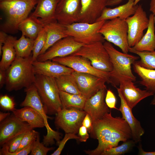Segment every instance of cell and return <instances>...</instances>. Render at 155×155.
<instances>
[{"label": "cell", "mask_w": 155, "mask_h": 155, "mask_svg": "<svg viewBox=\"0 0 155 155\" xmlns=\"http://www.w3.org/2000/svg\"><path fill=\"white\" fill-rule=\"evenodd\" d=\"M105 20L92 23L77 22L65 26V33L77 42L87 44L104 41L102 35L99 32Z\"/></svg>", "instance_id": "cell-6"}, {"label": "cell", "mask_w": 155, "mask_h": 155, "mask_svg": "<svg viewBox=\"0 0 155 155\" xmlns=\"http://www.w3.org/2000/svg\"><path fill=\"white\" fill-rule=\"evenodd\" d=\"M74 78L81 94L88 99L106 86V80L90 73L74 71Z\"/></svg>", "instance_id": "cell-14"}, {"label": "cell", "mask_w": 155, "mask_h": 155, "mask_svg": "<svg viewBox=\"0 0 155 155\" xmlns=\"http://www.w3.org/2000/svg\"><path fill=\"white\" fill-rule=\"evenodd\" d=\"M93 130L91 136L98 141L96 148L85 150L89 155H101L104 151L118 146L120 142L132 139L131 131L128 123L122 117H113L111 112L93 123Z\"/></svg>", "instance_id": "cell-1"}, {"label": "cell", "mask_w": 155, "mask_h": 155, "mask_svg": "<svg viewBox=\"0 0 155 155\" xmlns=\"http://www.w3.org/2000/svg\"><path fill=\"white\" fill-rule=\"evenodd\" d=\"M24 91L26 93V97L24 101L20 104V106H30L37 111L43 116L45 120V127L47 130V134L51 135L55 133V131L51 128L48 122V119H52V118L46 113L43 104L34 84H33L25 88Z\"/></svg>", "instance_id": "cell-20"}, {"label": "cell", "mask_w": 155, "mask_h": 155, "mask_svg": "<svg viewBox=\"0 0 155 155\" xmlns=\"http://www.w3.org/2000/svg\"><path fill=\"white\" fill-rule=\"evenodd\" d=\"M8 35L3 31L0 32V55H2V49L3 45L5 42Z\"/></svg>", "instance_id": "cell-45"}, {"label": "cell", "mask_w": 155, "mask_h": 155, "mask_svg": "<svg viewBox=\"0 0 155 155\" xmlns=\"http://www.w3.org/2000/svg\"><path fill=\"white\" fill-rule=\"evenodd\" d=\"M136 61L133 64V67L140 78V84L144 86L146 90L155 94V69L144 67Z\"/></svg>", "instance_id": "cell-28"}, {"label": "cell", "mask_w": 155, "mask_h": 155, "mask_svg": "<svg viewBox=\"0 0 155 155\" xmlns=\"http://www.w3.org/2000/svg\"><path fill=\"white\" fill-rule=\"evenodd\" d=\"M55 148L47 147L40 141V135L38 133L36 139L34 141L30 155H46L50 151L53 150Z\"/></svg>", "instance_id": "cell-36"}, {"label": "cell", "mask_w": 155, "mask_h": 155, "mask_svg": "<svg viewBox=\"0 0 155 155\" xmlns=\"http://www.w3.org/2000/svg\"><path fill=\"white\" fill-rule=\"evenodd\" d=\"M16 103L13 97L7 95H1L0 96V106L3 110L6 111L14 110Z\"/></svg>", "instance_id": "cell-37"}, {"label": "cell", "mask_w": 155, "mask_h": 155, "mask_svg": "<svg viewBox=\"0 0 155 155\" xmlns=\"http://www.w3.org/2000/svg\"><path fill=\"white\" fill-rule=\"evenodd\" d=\"M44 27L46 33V39L44 46L40 55L44 53L60 40L68 36L65 33V26L57 21L45 24Z\"/></svg>", "instance_id": "cell-25"}, {"label": "cell", "mask_w": 155, "mask_h": 155, "mask_svg": "<svg viewBox=\"0 0 155 155\" xmlns=\"http://www.w3.org/2000/svg\"><path fill=\"white\" fill-rule=\"evenodd\" d=\"M128 26L129 46L132 47L144 36V31L148 28L149 19L141 5H138L134 14L125 20Z\"/></svg>", "instance_id": "cell-11"}, {"label": "cell", "mask_w": 155, "mask_h": 155, "mask_svg": "<svg viewBox=\"0 0 155 155\" xmlns=\"http://www.w3.org/2000/svg\"><path fill=\"white\" fill-rule=\"evenodd\" d=\"M117 89L119 97L121 100V104L119 109L122 115V117L129 126L132 133V139L135 143L140 142L141 137L145 133L140 123L133 116L132 109L127 104L123 99L119 88L115 87Z\"/></svg>", "instance_id": "cell-21"}, {"label": "cell", "mask_w": 155, "mask_h": 155, "mask_svg": "<svg viewBox=\"0 0 155 155\" xmlns=\"http://www.w3.org/2000/svg\"><path fill=\"white\" fill-rule=\"evenodd\" d=\"M72 54L87 58L92 66L97 69L107 72H110L113 70L109 55L102 42L84 44Z\"/></svg>", "instance_id": "cell-8"}, {"label": "cell", "mask_w": 155, "mask_h": 155, "mask_svg": "<svg viewBox=\"0 0 155 155\" xmlns=\"http://www.w3.org/2000/svg\"><path fill=\"white\" fill-rule=\"evenodd\" d=\"M105 102L108 107L111 109H117L116 107V98L114 94L110 89L107 90Z\"/></svg>", "instance_id": "cell-42"}, {"label": "cell", "mask_w": 155, "mask_h": 155, "mask_svg": "<svg viewBox=\"0 0 155 155\" xmlns=\"http://www.w3.org/2000/svg\"><path fill=\"white\" fill-rule=\"evenodd\" d=\"M44 26V24L39 19L30 16L20 24L18 30L26 37L35 40Z\"/></svg>", "instance_id": "cell-27"}, {"label": "cell", "mask_w": 155, "mask_h": 155, "mask_svg": "<svg viewBox=\"0 0 155 155\" xmlns=\"http://www.w3.org/2000/svg\"><path fill=\"white\" fill-rule=\"evenodd\" d=\"M26 132L15 136L4 144L7 147L9 152H14L17 150L20 145L24 136Z\"/></svg>", "instance_id": "cell-40"}, {"label": "cell", "mask_w": 155, "mask_h": 155, "mask_svg": "<svg viewBox=\"0 0 155 155\" xmlns=\"http://www.w3.org/2000/svg\"><path fill=\"white\" fill-rule=\"evenodd\" d=\"M150 104L152 105H155V95L151 100Z\"/></svg>", "instance_id": "cell-51"}, {"label": "cell", "mask_w": 155, "mask_h": 155, "mask_svg": "<svg viewBox=\"0 0 155 155\" xmlns=\"http://www.w3.org/2000/svg\"><path fill=\"white\" fill-rule=\"evenodd\" d=\"M6 71L5 70L0 69V88L1 89L5 84L6 80Z\"/></svg>", "instance_id": "cell-46"}, {"label": "cell", "mask_w": 155, "mask_h": 155, "mask_svg": "<svg viewBox=\"0 0 155 155\" xmlns=\"http://www.w3.org/2000/svg\"><path fill=\"white\" fill-rule=\"evenodd\" d=\"M142 0H135L134 5H137V3ZM123 0H108L107 3V6H113L119 4Z\"/></svg>", "instance_id": "cell-47"}, {"label": "cell", "mask_w": 155, "mask_h": 155, "mask_svg": "<svg viewBox=\"0 0 155 155\" xmlns=\"http://www.w3.org/2000/svg\"><path fill=\"white\" fill-rule=\"evenodd\" d=\"M59 94L62 108L71 107L83 109L87 100L82 94H75L59 90Z\"/></svg>", "instance_id": "cell-30"}, {"label": "cell", "mask_w": 155, "mask_h": 155, "mask_svg": "<svg viewBox=\"0 0 155 155\" xmlns=\"http://www.w3.org/2000/svg\"><path fill=\"white\" fill-rule=\"evenodd\" d=\"M138 154L140 155H155V151L146 152L142 148V145L140 143L138 147Z\"/></svg>", "instance_id": "cell-48"}, {"label": "cell", "mask_w": 155, "mask_h": 155, "mask_svg": "<svg viewBox=\"0 0 155 155\" xmlns=\"http://www.w3.org/2000/svg\"><path fill=\"white\" fill-rule=\"evenodd\" d=\"M55 79L59 90L71 94H81L71 74L62 75Z\"/></svg>", "instance_id": "cell-31"}, {"label": "cell", "mask_w": 155, "mask_h": 155, "mask_svg": "<svg viewBox=\"0 0 155 155\" xmlns=\"http://www.w3.org/2000/svg\"><path fill=\"white\" fill-rule=\"evenodd\" d=\"M46 37V32L44 27L34 40L32 56L33 61L36 60L40 55L45 44Z\"/></svg>", "instance_id": "cell-35"}, {"label": "cell", "mask_w": 155, "mask_h": 155, "mask_svg": "<svg viewBox=\"0 0 155 155\" xmlns=\"http://www.w3.org/2000/svg\"><path fill=\"white\" fill-rule=\"evenodd\" d=\"M128 26L125 20L116 18L105 20L99 32L104 40L119 47L127 53L129 47L127 38Z\"/></svg>", "instance_id": "cell-7"}, {"label": "cell", "mask_w": 155, "mask_h": 155, "mask_svg": "<svg viewBox=\"0 0 155 155\" xmlns=\"http://www.w3.org/2000/svg\"><path fill=\"white\" fill-rule=\"evenodd\" d=\"M107 90L106 86L86 100L83 110L90 116L93 123L111 112L104 101Z\"/></svg>", "instance_id": "cell-16"}, {"label": "cell", "mask_w": 155, "mask_h": 155, "mask_svg": "<svg viewBox=\"0 0 155 155\" xmlns=\"http://www.w3.org/2000/svg\"><path fill=\"white\" fill-rule=\"evenodd\" d=\"M11 114L9 113H3L0 112V122H1Z\"/></svg>", "instance_id": "cell-50"}, {"label": "cell", "mask_w": 155, "mask_h": 155, "mask_svg": "<svg viewBox=\"0 0 155 155\" xmlns=\"http://www.w3.org/2000/svg\"><path fill=\"white\" fill-rule=\"evenodd\" d=\"M35 74L42 75L56 78L62 75L71 74L74 70L51 60L33 61Z\"/></svg>", "instance_id": "cell-19"}, {"label": "cell", "mask_w": 155, "mask_h": 155, "mask_svg": "<svg viewBox=\"0 0 155 155\" xmlns=\"http://www.w3.org/2000/svg\"><path fill=\"white\" fill-rule=\"evenodd\" d=\"M129 52L136 54L140 58L137 61L141 66L146 68L155 69V51H139L130 47Z\"/></svg>", "instance_id": "cell-33"}, {"label": "cell", "mask_w": 155, "mask_h": 155, "mask_svg": "<svg viewBox=\"0 0 155 155\" xmlns=\"http://www.w3.org/2000/svg\"><path fill=\"white\" fill-rule=\"evenodd\" d=\"M103 44L109 55L113 65L112 70L109 72L111 84L114 86L115 80L118 82L121 79H129L135 81L136 77L132 73L131 65L139 57L118 51L111 43L108 41H104Z\"/></svg>", "instance_id": "cell-5"}, {"label": "cell", "mask_w": 155, "mask_h": 155, "mask_svg": "<svg viewBox=\"0 0 155 155\" xmlns=\"http://www.w3.org/2000/svg\"><path fill=\"white\" fill-rule=\"evenodd\" d=\"M32 56L26 58L16 57L6 70L5 88L9 92L27 88L33 84L36 74Z\"/></svg>", "instance_id": "cell-2"}, {"label": "cell", "mask_w": 155, "mask_h": 155, "mask_svg": "<svg viewBox=\"0 0 155 155\" xmlns=\"http://www.w3.org/2000/svg\"><path fill=\"white\" fill-rule=\"evenodd\" d=\"M154 23L155 25V14L154 15Z\"/></svg>", "instance_id": "cell-52"}, {"label": "cell", "mask_w": 155, "mask_h": 155, "mask_svg": "<svg viewBox=\"0 0 155 155\" xmlns=\"http://www.w3.org/2000/svg\"><path fill=\"white\" fill-rule=\"evenodd\" d=\"M38 133L33 129L27 131L22 139L20 146L16 152L21 150L28 146L36 138Z\"/></svg>", "instance_id": "cell-38"}, {"label": "cell", "mask_w": 155, "mask_h": 155, "mask_svg": "<svg viewBox=\"0 0 155 155\" xmlns=\"http://www.w3.org/2000/svg\"><path fill=\"white\" fill-rule=\"evenodd\" d=\"M60 0H38L36 9L31 16L37 18L44 25L57 22L56 10Z\"/></svg>", "instance_id": "cell-22"}, {"label": "cell", "mask_w": 155, "mask_h": 155, "mask_svg": "<svg viewBox=\"0 0 155 155\" xmlns=\"http://www.w3.org/2000/svg\"><path fill=\"white\" fill-rule=\"evenodd\" d=\"M42 142V143H43V142ZM43 144H44L43 143ZM45 145V146H46V145Z\"/></svg>", "instance_id": "cell-53"}, {"label": "cell", "mask_w": 155, "mask_h": 155, "mask_svg": "<svg viewBox=\"0 0 155 155\" xmlns=\"http://www.w3.org/2000/svg\"><path fill=\"white\" fill-rule=\"evenodd\" d=\"M82 125L85 127L88 131L90 134H91L93 130V123L90 116L87 113L83 120Z\"/></svg>", "instance_id": "cell-43"}, {"label": "cell", "mask_w": 155, "mask_h": 155, "mask_svg": "<svg viewBox=\"0 0 155 155\" xmlns=\"http://www.w3.org/2000/svg\"><path fill=\"white\" fill-rule=\"evenodd\" d=\"M35 139L28 146L21 150L14 152H9L7 146L5 144H4L2 146V148L0 150V155H27L30 153L31 152L32 144Z\"/></svg>", "instance_id": "cell-39"}, {"label": "cell", "mask_w": 155, "mask_h": 155, "mask_svg": "<svg viewBox=\"0 0 155 155\" xmlns=\"http://www.w3.org/2000/svg\"><path fill=\"white\" fill-rule=\"evenodd\" d=\"M86 128L82 125L79 128L78 133L79 137V140L81 142H86L89 137V135Z\"/></svg>", "instance_id": "cell-44"}, {"label": "cell", "mask_w": 155, "mask_h": 155, "mask_svg": "<svg viewBox=\"0 0 155 155\" xmlns=\"http://www.w3.org/2000/svg\"><path fill=\"white\" fill-rule=\"evenodd\" d=\"M120 145L106 150L101 155H121L128 152L135 146V142L130 139L123 142Z\"/></svg>", "instance_id": "cell-34"}, {"label": "cell", "mask_w": 155, "mask_h": 155, "mask_svg": "<svg viewBox=\"0 0 155 155\" xmlns=\"http://www.w3.org/2000/svg\"><path fill=\"white\" fill-rule=\"evenodd\" d=\"M150 11L155 14V0H150Z\"/></svg>", "instance_id": "cell-49"}, {"label": "cell", "mask_w": 155, "mask_h": 155, "mask_svg": "<svg viewBox=\"0 0 155 155\" xmlns=\"http://www.w3.org/2000/svg\"><path fill=\"white\" fill-rule=\"evenodd\" d=\"M12 112L16 117L27 122L33 128L45 127V121L43 116L31 107L26 106L20 109L15 108Z\"/></svg>", "instance_id": "cell-24"}, {"label": "cell", "mask_w": 155, "mask_h": 155, "mask_svg": "<svg viewBox=\"0 0 155 155\" xmlns=\"http://www.w3.org/2000/svg\"><path fill=\"white\" fill-rule=\"evenodd\" d=\"M86 113L83 109L74 107L63 108L55 115L54 123L57 129L65 133H78Z\"/></svg>", "instance_id": "cell-9"}, {"label": "cell", "mask_w": 155, "mask_h": 155, "mask_svg": "<svg viewBox=\"0 0 155 155\" xmlns=\"http://www.w3.org/2000/svg\"><path fill=\"white\" fill-rule=\"evenodd\" d=\"M119 89L125 101L132 110L141 101L154 94L146 90H142L137 87L133 81L129 79H121L118 80Z\"/></svg>", "instance_id": "cell-17"}, {"label": "cell", "mask_w": 155, "mask_h": 155, "mask_svg": "<svg viewBox=\"0 0 155 155\" xmlns=\"http://www.w3.org/2000/svg\"><path fill=\"white\" fill-rule=\"evenodd\" d=\"M71 139H74L78 140H79V137L78 135H77L74 133H65L63 139L60 141L57 148L51 155H60L66 142L69 140Z\"/></svg>", "instance_id": "cell-41"}, {"label": "cell", "mask_w": 155, "mask_h": 155, "mask_svg": "<svg viewBox=\"0 0 155 155\" xmlns=\"http://www.w3.org/2000/svg\"><path fill=\"white\" fill-rule=\"evenodd\" d=\"M108 0H81L78 22L92 23L96 22L107 6Z\"/></svg>", "instance_id": "cell-18"}, {"label": "cell", "mask_w": 155, "mask_h": 155, "mask_svg": "<svg viewBox=\"0 0 155 155\" xmlns=\"http://www.w3.org/2000/svg\"><path fill=\"white\" fill-rule=\"evenodd\" d=\"M15 37L8 35L2 49V57L0 62V69L6 70L16 58L14 43Z\"/></svg>", "instance_id": "cell-29"}, {"label": "cell", "mask_w": 155, "mask_h": 155, "mask_svg": "<svg viewBox=\"0 0 155 155\" xmlns=\"http://www.w3.org/2000/svg\"><path fill=\"white\" fill-rule=\"evenodd\" d=\"M34 84L44 105L46 115H56L62 108L59 90L55 78L36 74Z\"/></svg>", "instance_id": "cell-4"}, {"label": "cell", "mask_w": 155, "mask_h": 155, "mask_svg": "<svg viewBox=\"0 0 155 155\" xmlns=\"http://www.w3.org/2000/svg\"><path fill=\"white\" fill-rule=\"evenodd\" d=\"M1 0H0V1H1Z\"/></svg>", "instance_id": "cell-54"}, {"label": "cell", "mask_w": 155, "mask_h": 155, "mask_svg": "<svg viewBox=\"0 0 155 155\" xmlns=\"http://www.w3.org/2000/svg\"><path fill=\"white\" fill-rule=\"evenodd\" d=\"M84 44L77 42L72 37L68 36L59 40L44 53L40 55L37 60L43 61L52 60L57 57L68 56L78 51Z\"/></svg>", "instance_id": "cell-12"}, {"label": "cell", "mask_w": 155, "mask_h": 155, "mask_svg": "<svg viewBox=\"0 0 155 155\" xmlns=\"http://www.w3.org/2000/svg\"><path fill=\"white\" fill-rule=\"evenodd\" d=\"M34 40L22 34L19 39H16L14 45L16 57L26 58L31 56Z\"/></svg>", "instance_id": "cell-32"}, {"label": "cell", "mask_w": 155, "mask_h": 155, "mask_svg": "<svg viewBox=\"0 0 155 155\" xmlns=\"http://www.w3.org/2000/svg\"><path fill=\"white\" fill-rule=\"evenodd\" d=\"M33 128L27 122L22 121L13 114L0 124V145L1 146L11 138Z\"/></svg>", "instance_id": "cell-13"}, {"label": "cell", "mask_w": 155, "mask_h": 155, "mask_svg": "<svg viewBox=\"0 0 155 155\" xmlns=\"http://www.w3.org/2000/svg\"><path fill=\"white\" fill-rule=\"evenodd\" d=\"M51 60L81 73H90L105 79L107 83L112 84L109 72L101 71L94 68L90 61L83 57L73 54L62 57H57Z\"/></svg>", "instance_id": "cell-10"}, {"label": "cell", "mask_w": 155, "mask_h": 155, "mask_svg": "<svg viewBox=\"0 0 155 155\" xmlns=\"http://www.w3.org/2000/svg\"><path fill=\"white\" fill-rule=\"evenodd\" d=\"M154 15L152 13L149 17V25L147 31L139 42L131 48L139 51H153L155 50Z\"/></svg>", "instance_id": "cell-26"}, {"label": "cell", "mask_w": 155, "mask_h": 155, "mask_svg": "<svg viewBox=\"0 0 155 155\" xmlns=\"http://www.w3.org/2000/svg\"><path fill=\"white\" fill-rule=\"evenodd\" d=\"M81 0H60L56 10V18L60 24L66 26L78 21Z\"/></svg>", "instance_id": "cell-15"}, {"label": "cell", "mask_w": 155, "mask_h": 155, "mask_svg": "<svg viewBox=\"0 0 155 155\" xmlns=\"http://www.w3.org/2000/svg\"><path fill=\"white\" fill-rule=\"evenodd\" d=\"M135 0H127L126 3L114 8L106 7L96 22L119 18L125 20L133 15L138 5H135Z\"/></svg>", "instance_id": "cell-23"}, {"label": "cell", "mask_w": 155, "mask_h": 155, "mask_svg": "<svg viewBox=\"0 0 155 155\" xmlns=\"http://www.w3.org/2000/svg\"><path fill=\"white\" fill-rule=\"evenodd\" d=\"M38 0H2L0 8L5 13L6 20L3 24L4 32H15L20 24L28 17Z\"/></svg>", "instance_id": "cell-3"}]
</instances>
